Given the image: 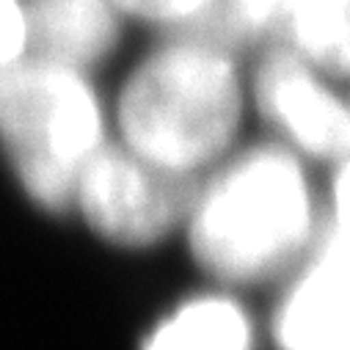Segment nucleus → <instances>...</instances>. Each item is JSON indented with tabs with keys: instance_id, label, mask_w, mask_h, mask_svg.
Returning a JSON list of instances; mask_svg holds the SVG:
<instances>
[{
	"instance_id": "obj_1",
	"label": "nucleus",
	"mask_w": 350,
	"mask_h": 350,
	"mask_svg": "<svg viewBox=\"0 0 350 350\" xmlns=\"http://www.w3.org/2000/svg\"><path fill=\"white\" fill-rule=\"evenodd\" d=\"M312 191L298 157L284 146H256L199 185L188 215L199 265L229 284L271 279L312 237Z\"/></svg>"
},
{
	"instance_id": "obj_2",
	"label": "nucleus",
	"mask_w": 350,
	"mask_h": 350,
	"mask_svg": "<svg viewBox=\"0 0 350 350\" xmlns=\"http://www.w3.org/2000/svg\"><path fill=\"white\" fill-rule=\"evenodd\" d=\"M243 92L232 53L171 36L127 77L119 97L124 144L185 174H199L232 144Z\"/></svg>"
},
{
	"instance_id": "obj_3",
	"label": "nucleus",
	"mask_w": 350,
	"mask_h": 350,
	"mask_svg": "<svg viewBox=\"0 0 350 350\" xmlns=\"http://www.w3.org/2000/svg\"><path fill=\"white\" fill-rule=\"evenodd\" d=\"M103 144V108L80 69L31 53L0 66V146L39 207H72Z\"/></svg>"
},
{
	"instance_id": "obj_4",
	"label": "nucleus",
	"mask_w": 350,
	"mask_h": 350,
	"mask_svg": "<svg viewBox=\"0 0 350 350\" xmlns=\"http://www.w3.org/2000/svg\"><path fill=\"white\" fill-rule=\"evenodd\" d=\"M196 193V174L165 168L127 144H103L80 174L75 204L108 243L144 248L188 224Z\"/></svg>"
},
{
	"instance_id": "obj_5",
	"label": "nucleus",
	"mask_w": 350,
	"mask_h": 350,
	"mask_svg": "<svg viewBox=\"0 0 350 350\" xmlns=\"http://www.w3.org/2000/svg\"><path fill=\"white\" fill-rule=\"evenodd\" d=\"M254 100L259 113L304 154L336 163L350 157V108L290 47L279 44L262 58Z\"/></svg>"
},
{
	"instance_id": "obj_6",
	"label": "nucleus",
	"mask_w": 350,
	"mask_h": 350,
	"mask_svg": "<svg viewBox=\"0 0 350 350\" xmlns=\"http://www.w3.org/2000/svg\"><path fill=\"white\" fill-rule=\"evenodd\" d=\"M119 17L113 0H25V53L85 72L116 47Z\"/></svg>"
},
{
	"instance_id": "obj_7",
	"label": "nucleus",
	"mask_w": 350,
	"mask_h": 350,
	"mask_svg": "<svg viewBox=\"0 0 350 350\" xmlns=\"http://www.w3.org/2000/svg\"><path fill=\"white\" fill-rule=\"evenodd\" d=\"M282 350H350V279L312 262L276 312Z\"/></svg>"
},
{
	"instance_id": "obj_8",
	"label": "nucleus",
	"mask_w": 350,
	"mask_h": 350,
	"mask_svg": "<svg viewBox=\"0 0 350 350\" xmlns=\"http://www.w3.org/2000/svg\"><path fill=\"white\" fill-rule=\"evenodd\" d=\"M144 350H254V331L237 301L199 295L163 317Z\"/></svg>"
},
{
	"instance_id": "obj_9",
	"label": "nucleus",
	"mask_w": 350,
	"mask_h": 350,
	"mask_svg": "<svg viewBox=\"0 0 350 350\" xmlns=\"http://www.w3.org/2000/svg\"><path fill=\"white\" fill-rule=\"evenodd\" d=\"M276 36L314 69L350 77V0H284Z\"/></svg>"
},
{
	"instance_id": "obj_10",
	"label": "nucleus",
	"mask_w": 350,
	"mask_h": 350,
	"mask_svg": "<svg viewBox=\"0 0 350 350\" xmlns=\"http://www.w3.org/2000/svg\"><path fill=\"white\" fill-rule=\"evenodd\" d=\"M282 3L284 0H210L191 25L171 36H191L234 53L279 33Z\"/></svg>"
},
{
	"instance_id": "obj_11",
	"label": "nucleus",
	"mask_w": 350,
	"mask_h": 350,
	"mask_svg": "<svg viewBox=\"0 0 350 350\" xmlns=\"http://www.w3.org/2000/svg\"><path fill=\"white\" fill-rule=\"evenodd\" d=\"M113 3L127 17L160 25L168 33H177L207 9L210 0H113Z\"/></svg>"
},
{
	"instance_id": "obj_12",
	"label": "nucleus",
	"mask_w": 350,
	"mask_h": 350,
	"mask_svg": "<svg viewBox=\"0 0 350 350\" xmlns=\"http://www.w3.org/2000/svg\"><path fill=\"white\" fill-rule=\"evenodd\" d=\"M28 28H25V0H0V66L25 55Z\"/></svg>"
},
{
	"instance_id": "obj_13",
	"label": "nucleus",
	"mask_w": 350,
	"mask_h": 350,
	"mask_svg": "<svg viewBox=\"0 0 350 350\" xmlns=\"http://www.w3.org/2000/svg\"><path fill=\"white\" fill-rule=\"evenodd\" d=\"M312 262H320V265L331 268L334 273L350 279V226L331 221L328 229L317 240Z\"/></svg>"
},
{
	"instance_id": "obj_14",
	"label": "nucleus",
	"mask_w": 350,
	"mask_h": 350,
	"mask_svg": "<svg viewBox=\"0 0 350 350\" xmlns=\"http://www.w3.org/2000/svg\"><path fill=\"white\" fill-rule=\"evenodd\" d=\"M334 224L350 226V157H345L334 177Z\"/></svg>"
}]
</instances>
